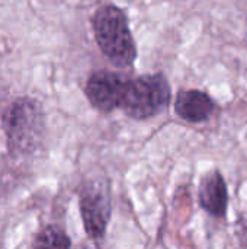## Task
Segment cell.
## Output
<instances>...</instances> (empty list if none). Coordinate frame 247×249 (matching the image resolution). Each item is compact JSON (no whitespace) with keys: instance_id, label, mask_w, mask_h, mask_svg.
I'll return each instance as SVG.
<instances>
[{"instance_id":"obj_2","label":"cell","mask_w":247,"mask_h":249,"mask_svg":"<svg viewBox=\"0 0 247 249\" xmlns=\"http://www.w3.org/2000/svg\"><path fill=\"white\" fill-rule=\"evenodd\" d=\"M44 111L35 99L19 98L3 112L1 127L12 153H31L41 143L44 133Z\"/></svg>"},{"instance_id":"obj_8","label":"cell","mask_w":247,"mask_h":249,"mask_svg":"<svg viewBox=\"0 0 247 249\" xmlns=\"http://www.w3.org/2000/svg\"><path fill=\"white\" fill-rule=\"evenodd\" d=\"M33 245L44 248H70L71 241L63 229L57 226H47L38 233Z\"/></svg>"},{"instance_id":"obj_9","label":"cell","mask_w":247,"mask_h":249,"mask_svg":"<svg viewBox=\"0 0 247 249\" xmlns=\"http://www.w3.org/2000/svg\"><path fill=\"white\" fill-rule=\"evenodd\" d=\"M242 229H243V239H247V214L245 216V220H243Z\"/></svg>"},{"instance_id":"obj_5","label":"cell","mask_w":247,"mask_h":249,"mask_svg":"<svg viewBox=\"0 0 247 249\" xmlns=\"http://www.w3.org/2000/svg\"><path fill=\"white\" fill-rule=\"evenodd\" d=\"M128 76L111 70L93 71L84 86L87 101L93 108L103 114H109L121 108Z\"/></svg>"},{"instance_id":"obj_3","label":"cell","mask_w":247,"mask_h":249,"mask_svg":"<svg viewBox=\"0 0 247 249\" xmlns=\"http://www.w3.org/2000/svg\"><path fill=\"white\" fill-rule=\"evenodd\" d=\"M170 99V83L163 73L143 74L140 77L128 79L121 109L130 118L144 121L166 109Z\"/></svg>"},{"instance_id":"obj_7","label":"cell","mask_w":247,"mask_h":249,"mask_svg":"<svg viewBox=\"0 0 247 249\" xmlns=\"http://www.w3.org/2000/svg\"><path fill=\"white\" fill-rule=\"evenodd\" d=\"M173 108L179 118L192 124H199L213 117L217 105L207 92L199 89H185L176 95Z\"/></svg>"},{"instance_id":"obj_6","label":"cell","mask_w":247,"mask_h":249,"mask_svg":"<svg viewBox=\"0 0 247 249\" xmlns=\"http://www.w3.org/2000/svg\"><path fill=\"white\" fill-rule=\"evenodd\" d=\"M198 201L210 216L221 219L229 209V188L223 174L218 169L207 172L198 187Z\"/></svg>"},{"instance_id":"obj_1","label":"cell","mask_w":247,"mask_h":249,"mask_svg":"<svg viewBox=\"0 0 247 249\" xmlns=\"http://www.w3.org/2000/svg\"><path fill=\"white\" fill-rule=\"evenodd\" d=\"M95 39L103 55L116 67H132L137 44L130 29L128 16L115 4H102L92 16Z\"/></svg>"},{"instance_id":"obj_4","label":"cell","mask_w":247,"mask_h":249,"mask_svg":"<svg viewBox=\"0 0 247 249\" xmlns=\"http://www.w3.org/2000/svg\"><path fill=\"white\" fill-rule=\"evenodd\" d=\"M79 206L86 235L100 242L108 231L112 214L111 191L105 181H89L79 194Z\"/></svg>"}]
</instances>
